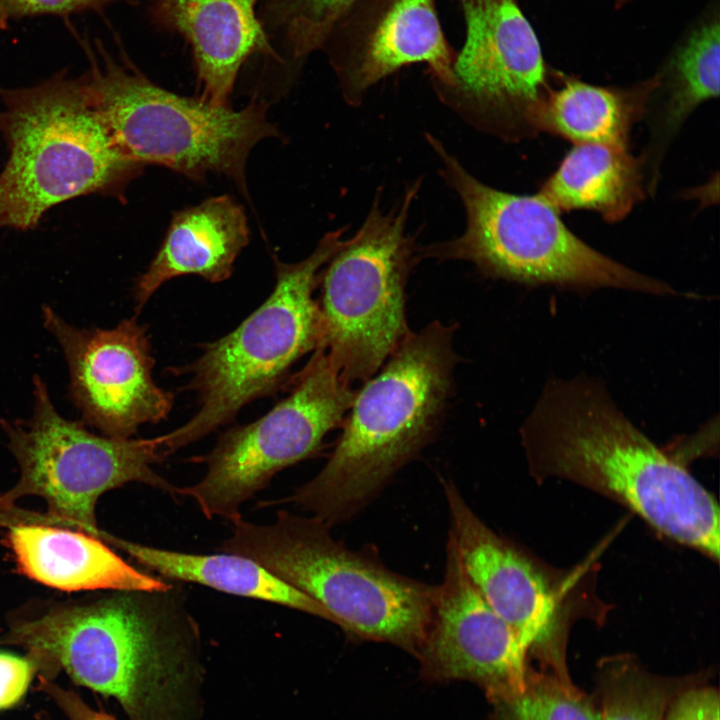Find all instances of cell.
<instances>
[{
	"mask_svg": "<svg viewBox=\"0 0 720 720\" xmlns=\"http://www.w3.org/2000/svg\"><path fill=\"white\" fill-rule=\"evenodd\" d=\"M529 474L625 506L663 536L719 560V506L683 463L654 444L597 378L548 380L520 428Z\"/></svg>",
	"mask_w": 720,
	"mask_h": 720,
	"instance_id": "obj_1",
	"label": "cell"
},
{
	"mask_svg": "<svg viewBox=\"0 0 720 720\" xmlns=\"http://www.w3.org/2000/svg\"><path fill=\"white\" fill-rule=\"evenodd\" d=\"M166 592L122 591L16 621L0 646H19L40 674L60 672L115 699L129 720H200L202 664L193 619Z\"/></svg>",
	"mask_w": 720,
	"mask_h": 720,
	"instance_id": "obj_2",
	"label": "cell"
},
{
	"mask_svg": "<svg viewBox=\"0 0 720 720\" xmlns=\"http://www.w3.org/2000/svg\"><path fill=\"white\" fill-rule=\"evenodd\" d=\"M453 326L434 321L409 332L356 391L337 445L322 470L282 500L329 527L360 511L431 440L457 362Z\"/></svg>",
	"mask_w": 720,
	"mask_h": 720,
	"instance_id": "obj_3",
	"label": "cell"
},
{
	"mask_svg": "<svg viewBox=\"0 0 720 720\" xmlns=\"http://www.w3.org/2000/svg\"><path fill=\"white\" fill-rule=\"evenodd\" d=\"M0 229L33 228L55 205L78 196L124 199L144 168L118 146L95 109L86 75L59 71L32 87L0 86Z\"/></svg>",
	"mask_w": 720,
	"mask_h": 720,
	"instance_id": "obj_4",
	"label": "cell"
},
{
	"mask_svg": "<svg viewBox=\"0 0 720 720\" xmlns=\"http://www.w3.org/2000/svg\"><path fill=\"white\" fill-rule=\"evenodd\" d=\"M220 550L251 559L322 605L361 638L414 653L428 630L437 585L399 575L333 539L319 518L284 510L269 525L234 519Z\"/></svg>",
	"mask_w": 720,
	"mask_h": 720,
	"instance_id": "obj_5",
	"label": "cell"
},
{
	"mask_svg": "<svg viewBox=\"0 0 720 720\" xmlns=\"http://www.w3.org/2000/svg\"><path fill=\"white\" fill-rule=\"evenodd\" d=\"M90 68L92 103L121 150L143 165H159L191 180L230 178L247 195L246 163L261 140L279 137L267 104L254 98L240 110L173 93L150 80L122 50L119 61L96 40L80 39Z\"/></svg>",
	"mask_w": 720,
	"mask_h": 720,
	"instance_id": "obj_6",
	"label": "cell"
},
{
	"mask_svg": "<svg viewBox=\"0 0 720 720\" xmlns=\"http://www.w3.org/2000/svg\"><path fill=\"white\" fill-rule=\"evenodd\" d=\"M343 229L326 233L296 263L275 260L269 297L233 331L202 346L201 355L175 373L191 374L187 388L199 409L187 422L160 435L166 458L235 418L247 404L274 394L291 368L322 345L323 327L313 294L320 272L348 242Z\"/></svg>",
	"mask_w": 720,
	"mask_h": 720,
	"instance_id": "obj_7",
	"label": "cell"
},
{
	"mask_svg": "<svg viewBox=\"0 0 720 720\" xmlns=\"http://www.w3.org/2000/svg\"><path fill=\"white\" fill-rule=\"evenodd\" d=\"M427 139L441 160L443 177L464 205L466 227L460 236L425 248L423 256L468 261L488 276L527 285L679 294L666 282L586 244L538 194L492 188L471 175L437 139Z\"/></svg>",
	"mask_w": 720,
	"mask_h": 720,
	"instance_id": "obj_8",
	"label": "cell"
},
{
	"mask_svg": "<svg viewBox=\"0 0 720 720\" xmlns=\"http://www.w3.org/2000/svg\"><path fill=\"white\" fill-rule=\"evenodd\" d=\"M0 424L20 467L16 485L0 495V525H54L100 538L95 506L104 492L141 482L178 494L152 468L164 459L160 436L119 439L88 431L57 411L39 375L33 377L31 417Z\"/></svg>",
	"mask_w": 720,
	"mask_h": 720,
	"instance_id": "obj_9",
	"label": "cell"
},
{
	"mask_svg": "<svg viewBox=\"0 0 720 720\" xmlns=\"http://www.w3.org/2000/svg\"><path fill=\"white\" fill-rule=\"evenodd\" d=\"M418 187L388 213L375 201L357 233L321 271V346L350 387L375 375L410 332L405 287L414 240L406 222Z\"/></svg>",
	"mask_w": 720,
	"mask_h": 720,
	"instance_id": "obj_10",
	"label": "cell"
},
{
	"mask_svg": "<svg viewBox=\"0 0 720 720\" xmlns=\"http://www.w3.org/2000/svg\"><path fill=\"white\" fill-rule=\"evenodd\" d=\"M355 394L318 347L289 395L256 421L223 433L207 455L198 457L206 463L205 476L178 494L193 498L208 519L240 518V506L277 472L320 448L327 433L343 423Z\"/></svg>",
	"mask_w": 720,
	"mask_h": 720,
	"instance_id": "obj_11",
	"label": "cell"
},
{
	"mask_svg": "<svg viewBox=\"0 0 720 720\" xmlns=\"http://www.w3.org/2000/svg\"><path fill=\"white\" fill-rule=\"evenodd\" d=\"M458 1L466 38L455 56L454 86L440 94L471 108L473 117L498 135H535L533 114L549 81L530 22L517 0Z\"/></svg>",
	"mask_w": 720,
	"mask_h": 720,
	"instance_id": "obj_12",
	"label": "cell"
},
{
	"mask_svg": "<svg viewBox=\"0 0 720 720\" xmlns=\"http://www.w3.org/2000/svg\"><path fill=\"white\" fill-rule=\"evenodd\" d=\"M43 325L65 356L69 394L83 421L103 435L131 438L143 424L165 420L174 394L153 379L155 359L147 328L136 315L114 328H78L49 305Z\"/></svg>",
	"mask_w": 720,
	"mask_h": 720,
	"instance_id": "obj_13",
	"label": "cell"
},
{
	"mask_svg": "<svg viewBox=\"0 0 720 720\" xmlns=\"http://www.w3.org/2000/svg\"><path fill=\"white\" fill-rule=\"evenodd\" d=\"M321 50L351 104L380 80L416 63L427 64L439 93L454 86L456 53L441 28L435 0H355Z\"/></svg>",
	"mask_w": 720,
	"mask_h": 720,
	"instance_id": "obj_14",
	"label": "cell"
},
{
	"mask_svg": "<svg viewBox=\"0 0 720 720\" xmlns=\"http://www.w3.org/2000/svg\"><path fill=\"white\" fill-rule=\"evenodd\" d=\"M528 650L469 580L449 536L443 582L417 655L427 671L481 683L489 696L520 688Z\"/></svg>",
	"mask_w": 720,
	"mask_h": 720,
	"instance_id": "obj_15",
	"label": "cell"
},
{
	"mask_svg": "<svg viewBox=\"0 0 720 720\" xmlns=\"http://www.w3.org/2000/svg\"><path fill=\"white\" fill-rule=\"evenodd\" d=\"M443 487L451 517L449 536L469 580L528 652L541 653L546 670L568 675L556 640V601L546 579L482 522L452 482L444 481Z\"/></svg>",
	"mask_w": 720,
	"mask_h": 720,
	"instance_id": "obj_16",
	"label": "cell"
},
{
	"mask_svg": "<svg viewBox=\"0 0 720 720\" xmlns=\"http://www.w3.org/2000/svg\"><path fill=\"white\" fill-rule=\"evenodd\" d=\"M260 0H150L147 15L160 33L190 47L198 97L229 105L240 70L261 56L283 66L258 16Z\"/></svg>",
	"mask_w": 720,
	"mask_h": 720,
	"instance_id": "obj_17",
	"label": "cell"
},
{
	"mask_svg": "<svg viewBox=\"0 0 720 720\" xmlns=\"http://www.w3.org/2000/svg\"><path fill=\"white\" fill-rule=\"evenodd\" d=\"M8 528L9 544L21 571L49 587L120 592H166L172 588L129 565L102 539L83 531L38 523H16Z\"/></svg>",
	"mask_w": 720,
	"mask_h": 720,
	"instance_id": "obj_18",
	"label": "cell"
},
{
	"mask_svg": "<svg viewBox=\"0 0 720 720\" xmlns=\"http://www.w3.org/2000/svg\"><path fill=\"white\" fill-rule=\"evenodd\" d=\"M249 236L245 210L229 195L176 212L158 252L136 282L137 314L165 282L175 277L197 275L211 283L227 280Z\"/></svg>",
	"mask_w": 720,
	"mask_h": 720,
	"instance_id": "obj_19",
	"label": "cell"
},
{
	"mask_svg": "<svg viewBox=\"0 0 720 720\" xmlns=\"http://www.w3.org/2000/svg\"><path fill=\"white\" fill-rule=\"evenodd\" d=\"M550 85L535 108V133L548 132L575 144L628 147L633 125L645 115L658 75L630 87H604L564 77Z\"/></svg>",
	"mask_w": 720,
	"mask_h": 720,
	"instance_id": "obj_20",
	"label": "cell"
},
{
	"mask_svg": "<svg viewBox=\"0 0 720 720\" xmlns=\"http://www.w3.org/2000/svg\"><path fill=\"white\" fill-rule=\"evenodd\" d=\"M645 181L643 164L628 147L575 144L537 194L559 213L585 209L617 222L643 199Z\"/></svg>",
	"mask_w": 720,
	"mask_h": 720,
	"instance_id": "obj_21",
	"label": "cell"
},
{
	"mask_svg": "<svg viewBox=\"0 0 720 720\" xmlns=\"http://www.w3.org/2000/svg\"><path fill=\"white\" fill-rule=\"evenodd\" d=\"M720 24L718 15L701 20L680 43L646 106L650 138L645 156L661 163L667 148L689 115L719 95Z\"/></svg>",
	"mask_w": 720,
	"mask_h": 720,
	"instance_id": "obj_22",
	"label": "cell"
},
{
	"mask_svg": "<svg viewBox=\"0 0 720 720\" xmlns=\"http://www.w3.org/2000/svg\"><path fill=\"white\" fill-rule=\"evenodd\" d=\"M103 541L168 579L283 605L336 624L333 615L322 605L249 558L225 552L199 555L165 550L123 540L106 532Z\"/></svg>",
	"mask_w": 720,
	"mask_h": 720,
	"instance_id": "obj_23",
	"label": "cell"
},
{
	"mask_svg": "<svg viewBox=\"0 0 720 720\" xmlns=\"http://www.w3.org/2000/svg\"><path fill=\"white\" fill-rule=\"evenodd\" d=\"M355 0H260L258 16L283 66L297 68L321 50Z\"/></svg>",
	"mask_w": 720,
	"mask_h": 720,
	"instance_id": "obj_24",
	"label": "cell"
},
{
	"mask_svg": "<svg viewBox=\"0 0 720 720\" xmlns=\"http://www.w3.org/2000/svg\"><path fill=\"white\" fill-rule=\"evenodd\" d=\"M599 684L601 720H664L678 692L671 681L646 672L624 655L601 661Z\"/></svg>",
	"mask_w": 720,
	"mask_h": 720,
	"instance_id": "obj_25",
	"label": "cell"
},
{
	"mask_svg": "<svg viewBox=\"0 0 720 720\" xmlns=\"http://www.w3.org/2000/svg\"><path fill=\"white\" fill-rule=\"evenodd\" d=\"M490 697L495 720H601L600 710L569 676L547 670L528 669L520 688Z\"/></svg>",
	"mask_w": 720,
	"mask_h": 720,
	"instance_id": "obj_26",
	"label": "cell"
},
{
	"mask_svg": "<svg viewBox=\"0 0 720 720\" xmlns=\"http://www.w3.org/2000/svg\"><path fill=\"white\" fill-rule=\"evenodd\" d=\"M117 0H0V31L7 30L11 21L43 15L67 18L92 11L103 15Z\"/></svg>",
	"mask_w": 720,
	"mask_h": 720,
	"instance_id": "obj_27",
	"label": "cell"
},
{
	"mask_svg": "<svg viewBox=\"0 0 720 720\" xmlns=\"http://www.w3.org/2000/svg\"><path fill=\"white\" fill-rule=\"evenodd\" d=\"M39 674L40 665L31 653L0 651V712L21 705Z\"/></svg>",
	"mask_w": 720,
	"mask_h": 720,
	"instance_id": "obj_28",
	"label": "cell"
},
{
	"mask_svg": "<svg viewBox=\"0 0 720 720\" xmlns=\"http://www.w3.org/2000/svg\"><path fill=\"white\" fill-rule=\"evenodd\" d=\"M719 694L712 687L677 692L669 703L665 720H719Z\"/></svg>",
	"mask_w": 720,
	"mask_h": 720,
	"instance_id": "obj_29",
	"label": "cell"
},
{
	"mask_svg": "<svg viewBox=\"0 0 720 720\" xmlns=\"http://www.w3.org/2000/svg\"><path fill=\"white\" fill-rule=\"evenodd\" d=\"M36 688L53 702L67 720H117L89 705L76 690L63 687L55 680L40 678Z\"/></svg>",
	"mask_w": 720,
	"mask_h": 720,
	"instance_id": "obj_30",
	"label": "cell"
},
{
	"mask_svg": "<svg viewBox=\"0 0 720 720\" xmlns=\"http://www.w3.org/2000/svg\"><path fill=\"white\" fill-rule=\"evenodd\" d=\"M630 0H617L618 5H623Z\"/></svg>",
	"mask_w": 720,
	"mask_h": 720,
	"instance_id": "obj_31",
	"label": "cell"
}]
</instances>
